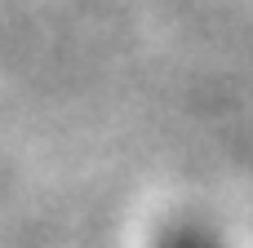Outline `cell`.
Wrapping results in <instances>:
<instances>
[{
  "mask_svg": "<svg viewBox=\"0 0 253 248\" xmlns=\"http://www.w3.org/2000/svg\"><path fill=\"white\" fill-rule=\"evenodd\" d=\"M147 248H231V244H227V235H222L213 222H205V217H173V222H165V226L151 235Z\"/></svg>",
  "mask_w": 253,
  "mask_h": 248,
  "instance_id": "1",
  "label": "cell"
}]
</instances>
